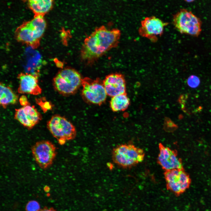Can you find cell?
I'll list each match as a JSON object with an SVG mask.
<instances>
[{
	"label": "cell",
	"instance_id": "ffe728a7",
	"mask_svg": "<svg viewBox=\"0 0 211 211\" xmlns=\"http://www.w3.org/2000/svg\"><path fill=\"white\" fill-rule=\"evenodd\" d=\"M200 83L198 77L195 75H191L188 79L187 83L188 86L193 88L198 87Z\"/></svg>",
	"mask_w": 211,
	"mask_h": 211
},
{
	"label": "cell",
	"instance_id": "9a60e30c",
	"mask_svg": "<svg viewBox=\"0 0 211 211\" xmlns=\"http://www.w3.org/2000/svg\"><path fill=\"white\" fill-rule=\"evenodd\" d=\"M53 1L50 0H30L28 1V4L35 15L44 16L52 8Z\"/></svg>",
	"mask_w": 211,
	"mask_h": 211
},
{
	"label": "cell",
	"instance_id": "30bf717a",
	"mask_svg": "<svg viewBox=\"0 0 211 211\" xmlns=\"http://www.w3.org/2000/svg\"><path fill=\"white\" fill-rule=\"evenodd\" d=\"M165 177L169 188L176 193L184 191L189 185L190 180L188 176L181 170L166 171Z\"/></svg>",
	"mask_w": 211,
	"mask_h": 211
},
{
	"label": "cell",
	"instance_id": "603a6c76",
	"mask_svg": "<svg viewBox=\"0 0 211 211\" xmlns=\"http://www.w3.org/2000/svg\"><path fill=\"white\" fill-rule=\"evenodd\" d=\"M194 1V0H186L185 1L186 2H188V3L191 2H192L193 1Z\"/></svg>",
	"mask_w": 211,
	"mask_h": 211
},
{
	"label": "cell",
	"instance_id": "44dd1931",
	"mask_svg": "<svg viewBox=\"0 0 211 211\" xmlns=\"http://www.w3.org/2000/svg\"><path fill=\"white\" fill-rule=\"evenodd\" d=\"M19 101L20 104L23 106L30 105L27 97L24 95H23L20 97Z\"/></svg>",
	"mask_w": 211,
	"mask_h": 211
},
{
	"label": "cell",
	"instance_id": "5bb4252c",
	"mask_svg": "<svg viewBox=\"0 0 211 211\" xmlns=\"http://www.w3.org/2000/svg\"><path fill=\"white\" fill-rule=\"evenodd\" d=\"M103 83L107 95L112 97L126 93V84L124 76L119 73L106 76Z\"/></svg>",
	"mask_w": 211,
	"mask_h": 211
},
{
	"label": "cell",
	"instance_id": "e0dca14e",
	"mask_svg": "<svg viewBox=\"0 0 211 211\" xmlns=\"http://www.w3.org/2000/svg\"><path fill=\"white\" fill-rule=\"evenodd\" d=\"M130 103L129 98L126 93L112 97L110 101V106L114 112L123 111L128 107Z\"/></svg>",
	"mask_w": 211,
	"mask_h": 211
},
{
	"label": "cell",
	"instance_id": "7a4b0ae2",
	"mask_svg": "<svg viewBox=\"0 0 211 211\" xmlns=\"http://www.w3.org/2000/svg\"><path fill=\"white\" fill-rule=\"evenodd\" d=\"M43 16L35 15L33 19L19 26L15 32L16 40L33 48L38 47L46 26Z\"/></svg>",
	"mask_w": 211,
	"mask_h": 211
},
{
	"label": "cell",
	"instance_id": "7c38bea8",
	"mask_svg": "<svg viewBox=\"0 0 211 211\" xmlns=\"http://www.w3.org/2000/svg\"><path fill=\"white\" fill-rule=\"evenodd\" d=\"M159 153L157 162L166 171L173 169L181 170L182 163L176 153L162 144H159Z\"/></svg>",
	"mask_w": 211,
	"mask_h": 211
},
{
	"label": "cell",
	"instance_id": "4fadbf2b",
	"mask_svg": "<svg viewBox=\"0 0 211 211\" xmlns=\"http://www.w3.org/2000/svg\"><path fill=\"white\" fill-rule=\"evenodd\" d=\"M38 73L21 72L18 75L19 81L18 93L38 95L41 93L42 90L38 83Z\"/></svg>",
	"mask_w": 211,
	"mask_h": 211
},
{
	"label": "cell",
	"instance_id": "8992f818",
	"mask_svg": "<svg viewBox=\"0 0 211 211\" xmlns=\"http://www.w3.org/2000/svg\"><path fill=\"white\" fill-rule=\"evenodd\" d=\"M173 22L175 28L181 33L193 36H198L201 31V21L191 11L181 9L173 15Z\"/></svg>",
	"mask_w": 211,
	"mask_h": 211
},
{
	"label": "cell",
	"instance_id": "8fae6325",
	"mask_svg": "<svg viewBox=\"0 0 211 211\" xmlns=\"http://www.w3.org/2000/svg\"><path fill=\"white\" fill-rule=\"evenodd\" d=\"M40 113L33 106H27L15 109L14 118L28 129H31L42 119Z\"/></svg>",
	"mask_w": 211,
	"mask_h": 211
},
{
	"label": "cell",
	"instance_id": "7402d4cb",
	"mask_svg": "<svg viewBox=\"0 0 211 211\" xmlns=\"http://www.w3.org/2000/svg\"><path fill=\"white\" fill-rule=\"evenodd\" d=\"M39 211H56V210L52 207H45L40 210Z\"/></svg>",
	"mask_w": 211,
	"mask_h": 211
},
{
	"label": "cell",
	"instance_id": "3957f363",
	"mask_svg": "<svg viewBox=\"0 0 211 211\" xmlns=\"http://www.w3.org/2000/svg\"><path fill=\"white\" fill-rule=\"evenodd\" d=\"M82 79L80 74L74 69L64 68L59 71L53 78L55 89L64 96L74 94L81 85Z\"/></svg>",
	"mask_w": 211,
	"mask_h": 211
},
{
	"label": "cell",
	"instance_id": "ba28073f",
	"mask_svg": "<svg viewBox=\"0 0 211 211\" xmlns=\"http://www.w3.org/2000/svg\"><path fill=\"white\" fill-rule=\"evenodd\" d=\"M31 151L36 162L43 169H47L52 165L56 155L54 145L47 140L36 142L32 147Z\"/></svg>",
	"mask_w": 211,
	"mask_h": 211
},
{
	"label": "cell",
	"instance_id": "52a82bcc",
	"mask_svg": "<svg viewBox=\"0 0 211 211\" xmlns=\"http://www.w3.org/2000/svg\"><path fill=\"white\" fill-rule=\"evenodd\" d=\"M81 94L87 102L100 105L105 101L107 94L103 81L99 78L93 79L89 77L82 79Z\"/></svg>",
	"mask_w": 211,
	"mask_h": 211
},
{
	"label": "cell",
	"instance_id": "ac0fdd59",
	"mask_svg": "<svg viewBox=\"0 0 211 211\" xmlns=\"http://www.w3.org/2000/svg\"><path fill=\"white\" fill-rule=\"evenodd\" d=\"M36 101L37 103L40 105L44 113L52 109V105L51 103L46 101L45 98H39L36 99Z\"/></svg>",
	"mask_w": 211,
	"mask_h": 211
},
{
	"label": "cell",
	"instance_id": "6da1fadb",
	"mask_svg": "<svg viewBox=\"0 0 211 211\" xmlns=\"http://www.w3.org/2000/svg\"><path fill=\"white\" fill-rule=\"evenodd\" d=\"M120 31L102 26L96 28L84 40L81 52L82 60L87 63L96 60L107 51L117 46Z\"/></svg>",
	"mask_w": 211,
	"mask_h": 211
},
{
	"label": "cell",
	"instance_id": "9c48e42d",
	"mask_svg": "<svg viewBox=\"0 0 211 211\" xmlns=\"http://www.w3.org/2000/svg\"><path fill=\"white\" fill-rule=\"evenodd\" d=\"M168 24L155 16L147 17L142 21L139 33L141 36L155 42L162 35L164 27Z\"/></svg>",
	"mask_w": 211,
	"mask_h": 211
},
{
	"label": "cell",
	"instance_id": "2e32d148",
	"mask_svg": "<svg viewBox=\"0 0 211 211\" xmlns=\"http://www.w3.org/2000/svg\"><path fill=\"white\" fill-rule=\"evenodd\" d=\"M0 88V104L3 108L5 109L8 105L17 102L18 96L10 87L5 86L1 82Z\"/></svg>",
	"mask_w": 211,
	"mask_h": 211
},
{
	"label": "cell",
	"instance_id": "277c9868",
	"mask_svg": "<svg viewBox=\"0 0 211 211\" xmlns=\"http://www.w3.org/2000/svg\"><path fill=\"white\" fill-rule=\"evenodd\" d=\"M112 158L115 163L124 168H130L142 161L143 150L131 144H122L114 148Z\"/></svg>",
	"mask_w": 211,
	"mask_h": 211
},
{
	"label": "cell",
	"instance_id": "d6986e66",
	"mask_svg": "<svg viewBox=\"0 0 211 211\" xmlns=\"http://www.w3.org/2000/svg\"><path fill=\"white\" fill-rule=\"evenodd\" d=\"M25 209L26 211H39L40 210L39 203L35 200L29 201L26 206Z\"/></svg>",
	"mask_w": 211,
	"mask_h": 211
},
{
	"label": "cell",
	"instance_id": "5b68a950",
	"mask_svg": "<svg viewBox=\"0 0 211 211\" xmlns=\"http://www.w3.org/2000/svg\"><path fill=\"white\" fill-rule=\"evenodd\" d=\"M47 127L61 145H64L67 140L73 139L76 136L74 126L65 118L59 115L52 116L47 122Z\"/></svg>",
	"mask_w": 211,
	"mask_h": 211
}]
</instances>
